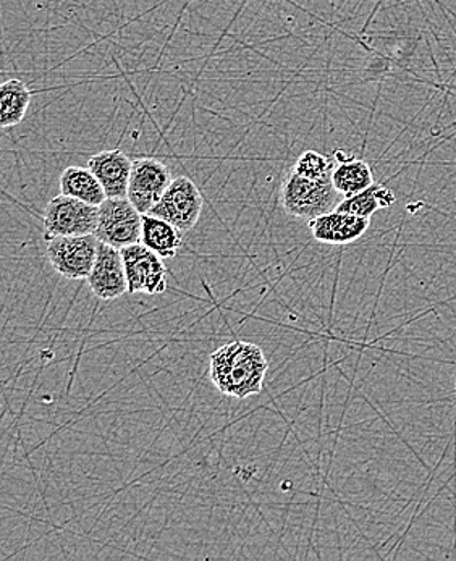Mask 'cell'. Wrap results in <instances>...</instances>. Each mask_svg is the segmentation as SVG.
Instances as JSON below:
<instances>
[{"instance_id":"5","label":"cell","mask_w":456,"mask_h":561,"mask_svg":"<svg viewBox=\"0 0 456 561\" xmlns=\"http://www.w3.org/2000/svg\"><path fill=\"white\" fill-rule=\"evenodd\" d=\"M98 217L99 206L60 195L50 199L44 210V234L47 241L56 237L91 234L96 230Z\"/></svg>"},{"instance_id":"11","label":"cell","mask_w":456,"mask_h":561,"mask_svg":"<svg viewBox=\"0 0 456 561\" xmlns=\"http://www.w3.org/2000/svg\"><path fill=\"white\" fill-rule=\"evenodd\" d=\"M88 167L98 176L107 198H127L133 161L125 152L118 149L99 152L90 158Z\"/></svg>"},{"instance_id":"10","label":"cell","mask_w":456,"mask_h":561,"mask_svg":"<svg viewBox=\"0 0 456 561\" xmlns=\"http://www.w3.org/2000/svg\"><path fill=\"white\" fill-rule=\"evenodd\" d=\"M308 224L316 241L342 247L358 241L369 230L371 219L333 209L309 220Z\"/></svg>"},{"instance_id":"8","label":"cell","mask_w":456,"mask_h":561,"mask_svg":"<svg viewBox=\"0 0 456 561\" xmlns=\"http://www.w3.org/2000/svg\"><path fill=\"white\" fill-rule=\"evenodd\" d=\"M170 183V170L162 162L156 159H136L133 161L127 198L139 213L149 214L161 201Z\"/></svg>"},{"instance_id":"4","label":"cell","mask_w":456,"mask_h":561,"mask_svg":"<svg viewBox=\"0 0 456 561\" xmlns=\"http://www.w3.org/2000/svg\"><path fill=\"white\" fill-rule=\"evenodd\" d=\"M99 243L94 233L56 237L47 241V260L64 278L87 280L96 263Z\"/></svg>"},{"instance_id":"15","label":"cell","mask_w":456,"mask_h":561,"mask_svg":"<svg viewBox=\"0 0 456 561\" xmlns=\"http://www.w3.org/2000/svg\"><path fill=\"white\" fill-rule=\"evenodd\" d=\"M32 91L23 81L9 80L0 87V125L2 128L20 125L29 112Z\"/></svg>"},{"instance_id":"13","label":"cell","mask_w":456,"mask_h":561,"mask_svg":"<svg viewBox=\"0 0 456 561\" xmlns=\"http://www.w3.org/2000/svg\"><path fill=\"white\" fill-rule=\"evenodd\" d=\"M182 230L161 217L142 214L141 243L162 260H172L182 248Z\"/></svg>"},{"instance_id":"16","label":"cell","mask_w":456,"mask_h":561,"mask_svg":"<svg viewBox=\"0 0 456 561\" xmlns=\"http://www.w3.org/2000/svg\"><path fill=\"white\" fill-rule=\"evenodd\" d=\"M395 201L397 198H395V193L390 188H387L386 185L374 183L369 188L340 201L337 210L371 219L377 210L387 209L391 204H395Z\"/></svg>"},{"instance_id":"3","label":"cell","mask_w":456,"mask_h":561,"mask_svg":"<svg viewBox=\"0 0 456 561\" xmlns=\"http://www.w3.org/2000/svg\"><path fill=\"white\" fill-rule=\"evenodd\" d=\"M142 214L128 198H107L99 206L94 234L101 243L124 250L130 244L141 243Z\"/></svg>"},{"instance_id":"1","label":"cell","mask_w":456,"mask_h":561,"mask_svg":"<svg viewBox=\"0 0 456 561\" xmlns=\"http://www.w3.org/2000/svg\"><path fill=\"white\" fill-rule=\"evenodd\" d=\"M267 367L260 346L235 340L210 355L209 376L220 393L243 400L262 392Z\"/></svg>"},{"instance_id":"6","label":"cell","mask_w":456,"mask_h":561,"mask_svg":"<svg viewBox=\"0 0 456 561\" xmlns=\"http://www.w3.org/2000/svg\"><path fill=\"white\" fill-rule=\"evenodd\" d=\"M203 195L189 176L172 180L161 201L149 210L151 216L161 217L182 231L192 230L196 226L203 210Z\"/></svg>"},{"instance_id":"14","label":"cell","mask_w":456,"mask_h":561,"mask_svg":"<svg viewBox=\"0 0 456 561\" xmlns=\"http://www.w3.org/2000/svg\"><path fill=\"white\" fill-rule=\"evenodd\" d=\"M60 192L62 195L84 201V203L101 206L107 196L98 176L91 172L90 167H68L60 175Z\"/></svg>"},{"instance_id":"7","label":"cell","mask_w":456,"mask_h":561,"mask_svg":"<svg viewBox=\"0 0 456 561\" xmlns=\"http://www.w3.org/2000/svg\"><path fill=\"white\" fill-rule=\"evenodd\" d=\"M121 251L130 294L161 295L167 290V268L161 256L142 243Z\"/></svg>"},{"instance_id":"2","label":"cell","mask_w":456,"mask_h":561,"mask_svg":"<svg viewBox=\"0 0 456 561\" xmlns=\"http://www.w3.org/2000/svg\"><path fill=\"white\" fill-rule=\"evenodd\" d=\"M340 196L342 195L333 186L332 175L322 180H309L292 170L282 183L281 201L285 213L308 222L337 209L343 199Z\"/></svg>"},{"instance_id":"9","label":"cell","mask_w":456,"mask_h":561,"mask_svg":"<svg viewBox=\"0 0 456 561\" xmlns=\"http://www.w3.org/2000/svg\"><path fill=\"white\" fill-rule=\"evenodd\" d=\"M87 280L94 297L101 301H112L127 294V271H125L122 251L109 244L99 243L96 263Z\"/></svg>"},{"instance_id":"17","label":"cell","mask_w":456,"mask_h":561,"mask_svg":"<svg viewBox=\"0 0 456 561\" xmlns=\"http://www.w3.org/2000/svg\"><path fill=\"white\" fill-rule=\"evenodd\" d=\"M335 159L327 158L318 151H306L296 159L294 170L309 180H322L332 175Z\"/></svg>"},{"instance_id":"12","label":"cell","mask_w":456,"mask_h":561,"mask_svg":"<svg viewBox=\"0 0 456 561\" xmlns=\"http://www.w3.org/2000/svg\"><path fill=\"white\" fill-rule=\"evenodd\" d=\"M333 158H335V167H333L332 182L343 198L356 195L374 185L373 170L367 162L361 161V159L345 158L343 151H337Z\"/></svg>"}]
</instances>
